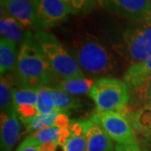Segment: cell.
Listing matches in <instances>:
<instances>
[{
	"mask_svg": "<svg viewBox=\"0 0 151 151\" xmlns=\"http://www.w3.org/2000/svg\"><path fill=\"white\" fill-rule=\"evenodd\" d=\"M16 72L22 86L28 88L38 89L56 81L50 65L30 31L18 53Z\"/></svg>",
	"mask_w": 151,
	"mask_h": 151,
	"instance_id": "6da1fadb",
	"label": "cell"
},
{
	"mask_svg": "<svg viewBox=\"0 0 151 151\" xmlns=\"http://www.w3.org/2000/svg\"><path fill=\"white\" fill-rule=\"evenodd\" d=\"M72 54L82 72L86 75H103L111 71L115 65V60L108 49L90 35L74 41Z\"/></svg>",
	"mask_w": 151,
	"mask_h": 151,
	"instance_id": "7a4b0ae2",
	"label": "cell"
},
{
	"mask_svg": "<svg viewBox=\"0 0 151 151\" xmlns=\"http://www.w3.org/2000/svg\"><path fill=\"white\" fill-rule=\"evenodd\" d=\"M34 39L50 65L56 81L74 77H85L73 55L67 51L54 35L37 30L34 35Z\"/></svg>",
	"mask_w": 151,
	"mask_h": 151,
	"instance_id": "3957f363",
	"label": "cell"
},
{
	"mask_svg": "<svg viewBox=\"0 0 151 151\" xmlns=\"http://www.w3.org/2000/svg\"><path fill=\"white\" fill-rule=\"evenodd\" d=\"M97 112H122L128 107L130 98L129 86L119 79L103 77L95 81L88 94Z\"/></svg>",
	"mask_w": 151,
	"mask_h": 151,
	"instance_id": "277c9868",
	"label": "cell"
},
{
	"mask_svg": "<svg viewBox=\"0 0 151 151\" xmlns=\"http://www.w3.org/2000/svg\"><path fill=\"white\" fill-rule=\"evenodd\" d=\"M131 65H137L151 57V24H138L124 34L120 45Z\"/></svg>",
	"mask_w": 151,
	"mask_h": 151,
	"instance_id": "5b68a950",
	"label": "cell"
},
{
	"mask_svg": "<svg viewBox=\"0 0 151 151\" xmlns=\"http://www.w3.org/2000/svg\"><path fill=\"white\" fill-rule=\"evenodd\" d=\"M90 120L98 124L118 144L138 142L131 124L123 113L115 111L97 112L91 116Z\"/></svg>",
	"mask_w": 151,
	"mask_h": 151,
	"instance_id": "8992f818",
	"label": "cell"
},
{
	"mask_svg": "<svg viewBox=\"0 0 151 151\" xmlns=\"http://www.w3.org/2000/svg\"><path fill=\"white\" fill-rule=\"evenodd\" d=\"M103 9L138 24H151V0H97Z\"/></svg>",
	"mask_w": 151,
	"mask_h": 151,
	"instance_id": "52a82bcc",
	"label": "cell"
},
{
	"mask_svg": "<svg viewBox=\"0 0 151 151\" xmlns=\"http://www.w3.org/2000/svg\"><path fill=\"white\" fill-rule=\"evenodd\" d=\"M40 29L53 27L63 22L70 14L62 0H35Z\"/></svg>",
	"mask_w": 151,
	"mask_h": 151,
	"instance_id": "ba28073f",
	"label": "cell"
},
{
	"mask_svg": "<svg viewBox=\"0 0 151 151\" xmlns=\"http://www.w3.org/2000/svg\"><path fill=\"white\" fill-rule=\"evenodd\" d=\"M1 5L9 15L14 17L21 24L24 29H40L35 0H1Z\"/></svg>",
	"mask_w": 151,
	"mask_h": 151,
	"instance_id": "9c48e42d",
	"label": "cell"
},
{
	"mask_svg": "<svg viewBox=\"0 0 151 151\" xmlns=\"http://www.w3.org/2000/svg\"><path fill=\"white\" fill-rule=\"evenodd\" d=\"M1 151H11L20 135V123L14 107L1 112Z\"/></svg>",
	"mask_w": 151,
	"mask_h": 151,
	"instance_id": "30bf717a",
	"label": "cell"
},
{
	"mask_svg": "<svg viewBox=\"0 0 151 151\" xmlns=\"http://www.w3.org/2000/svg\"><path fill=\"white\" fill-rule=\"evenodd\" d=\"M87 146L86 151H113V139L98 125L90 119L86 125Z\"/></svg>",
	"mask_w": 151,
	"mask_h": 151,
	"instance_id": "8fae6325",
	"label": "cell"
},
{
	"mask_svg": "<svg viewBox=\"0 0 151 151\" xmlns=\"http://www.w3.org/2000/svg\"><path fill=\"white\" fill-rule=\"evenodd\" d=\"M28 32L29 31H25L21 24L14 17L9 15L1 5L0 33L2 37L13 40L21 46L26 39Z\"/></svg>",
	"mask_w": 151,
	"mask_h": 151,
	"instance_id": "7c38bea8",
	"label": "cell"
},
{
	"mask_svg": "<svg viewBox=\"0 0 151 151\" xmlns=\"http://www.w3.org/2000/svg\"><path fill=\"white\" fill-rule=\"evenodd\" d=\"M151 77V57L137 65H131L125 72L124 81L130 90H134L144 84Z\"/></svg>",
	"mask_w": 151,
	"mask_h": 151,
	"instance_id": "4fadbf2b",
	"label": "cell"
},
{
	"mask_svg": "<svg viewBox=\"0 0 151 151\" xmlns=\"http://www.w3.org/2000/svg\"><path fill=\"white\" fill-rule=\"evenodd\" d=\"M56 81V88L71 96L89 94L95 83L93 79L88 77H74Z\"/></svg>",
	"mask_w": 151,
	"mask_h": 151,
	"instance_id": "5bb4252c",
	"label": "cell"
},
{
	"mask_svg": "<svg viewBox=\"0 0 151 151\" xmlns=\"http://www.w3.org/2000/svg\"><path fill=\"white\" fill-rule=\"evenodd\" d=\"M17 44L13 40L1 37L0 40V72L4 76L16 68L18 55Z\"/></svg>",
	"mask_w": 151,
	"mask_h": 151,
	"instance_id": "9a60e30c",
	"label": "cell"
},
{
	"mask_svg": "<svg viewBox=\"0 0 151 151\" xmlns=\"http://www.w3.org/2000/svg\"><path fill=\"white\" fill-rule=\"evenodd\" d=\"M14 78L11 74L1 76L0 80V107L1 112H7L14 108L13 90L14 88Z\"/></svg>",
	"mask_w": 151,
	"mask_h": 151,
	"instance_id": "2e32d148",
	"label": "cell"
},
{
	"mask_svg": "<svg viewBox=\"0 0 151 151\" xmlns=\"http://www.w3.org/2000/svg\"><path fill=\"white\" fill-rule=\"evenodd\" d=\"M51 93L54 98L55 109L60 112H65L71 109H79L81 108V101L65 92L60 91L56 87H50Z\"/></svg>",
	"mask_w": 151,
	"mask_h": 151,
	"instance_id": "e0dca14e",
	"label": "cell"
},
{
	"mask_svg": "<svg viewBox=\"0 0 151 151\" xmlns=\"http://www.w3.org/2000/svg\"><path fill=\"white\" fill-rule=\"evenodd\" d=\"M37 89L22 86L20 88H14L13 90V104L14 107L19 105H35L37 106Z\"/></svg>",
	"mask_w": 151,
	"mask_h": 151,
	"instance_id": "ac0fdd59",
	"label": "cell"
},
{
	"mask_svg": "<svg viewBox=\"0 0 151 151\" xmlns=\"http://www.w3.org/2000/svg\"><path fill=\"white\" fill-rule=\"evenodd\" d=\"M37 108L39 114H49L56 110L50 86H41L37 89Z\"/></svg>",
	"mask_w": 151,
	"mask_h": 151,
	"instance_id": "d6986e66",
	"label": "cell"
},
{
	"mask_svg": "<svg viewBox=\"0 0 151 151\" xmlns=\"http://www.w3.org/2000/svg\"><path fill=\"white\" fill-rule=\"evenodd\" d=\"M60 111L55 110L49 114H39L35 119H33L29 124H26L27 131L29 133H35L38 130L42 129L47 127L55 125V121L59 114Z\"/></svg>",
	"mask_w": 151,
	"mask_h": 151,
	"instance_id": "ffe728a7",
	"label": "cell"
},
{
	"mask_svg": "<svg viewBox=\"0 0 151 151\" xmlns=\"http://www.w3.org/2000/svg\"><path fill=\"white\" fill-rule=\"evenodd\" d=\"M60 129H59L55 126L47 127L38 130L31 136H33L41 145L50 144H58L60 136Z\"/></svg>",
	"mask_w": 151,
	"mask_h": 151,
	"instance_id": "44dd1931",
	"label": "cell"
},
{
	"mask_svg": "<svg viewBox=\"0 0 151 151\" xmlns=\"http://www.w3.org/2000/svg\"><path fill=\"white\" fill-rule=\"evenodd\" d=\"M18 117L23 124H29L33 119L39 115L37 106L35 105H19L14 107Z\"/></svg>",
	"mask_w": 151,
	"mask_h": 151,
	"instance_id": "7402d4cb",
	"label": "cell"
},
{
	"mask_svg": "<svg viewBox=\"0 0 151 151\" xmlns=\"http://www.w3.org/2000/svg\"><path fill=\"white\" fill-rule=\"evenodd\" d=\"M68 6L70 14H78L81 12L91 10L97 0H62Z\"/></svg>",
	"mask_w": 151,
	"mask_h": 151,
	"instance_id": "603a6c76",
	"label": "cell"
},
{
	"mask_svg": "<svg viewBox=\"0 0 151 151\" xmlns=\"http://www.w3.org/2000/svg\"><path fill=\"white\" fill-rule=\"evenodd\" d=\"M87 146L86 134L70 135L69 139L65 143V151H86Z\"/></svg>",
	"mask_w": 151,
	"mask_h": 151,
	"instance_id": "cb8c5ba5",
	"label": "cell"
},
{
	"mask_svg": "<svg viewBox=\"0 0 151 151\" xmlns=\"http://www.w3.org/2000/svg\"><path fill=\"white\" fill-rule=\"evenodd\" d=\"M134 91L137 98L144 103L145 106L151 105V77L139 87L135 88Z\"/></svg>",
	"mask_w": 151,
	"mask_h": 151,
	"instance_id": "d4e9b609",
	"label": "cell"
},
{
	"mask_svg": "<svg viewBox=\"0 0 151 151\" xmlns=\"http://www.w3.org/2000/svg\"><path fill=\"white\" fill-rule=\"evenodd\" d=\"M15 151H49L33 136H29L19 145Z\"/></svg>",
	"mask_w": 151,
	"mask_h": 151,
	"instance_id": "484cf974",
	"label": "cell"
},
{
	"mask_svg": "<svg viewBox=\"0 0 151 151\" xmlns=\"http://www.w3.org/2000/svg\"><path fill=\"white\" fill-rule=\"evenodd\" d=\"M70 124V121L67 113L65 112H60L55 119L54 126L59 129H66L69 127Z\"/></svg>",
	"mask_w": 151,
	"mask_h": 151,
	"instance_id": "4316f807",
	"label": "cell"
},
{
	"mask_svg": "<svg viewBox=\"0 0 151 151\" xmlns=\"http://www.w3.org/2000/svg\"><path fill=\"white\" fill-rule=\"evenodd\" d=\"M115 151H142L139 145V142L132 144H117Z\"/></svg>",
	"mask_w": 151,
	"mask_h": 151,
	"instance_id": "83f0119b",
	"label": "cell"
},
{
	"mask_svg": "<svg viewBox=\"0 0 151 151\" xmlns=\"http://www.w3.org/2000/svg\"><path fill=\"white\" fill-rule=\"evenodd\" d=\"M142 151H149L148 150H146V149H142Z\"/></svg>",
	"mask_w": 151,
	"mask_h": 151,
	"instance_id": "f1b7e54d",
	"label": "cell"
},
{
	"mask_svg": "<svg viewBox=\"0 0 151 151\" xmlns=\"http://www.w3.org/2000/svg\"><path fill=\"white\" fill-rule=\"evenodd\" d=\"M4 1H18V0H4Z\"/></svg>",
	"mask_w": 151,
	"mask_h": 151,
	"instance_id": "f546056e",
	"label": "cell"
}]
</instances>
